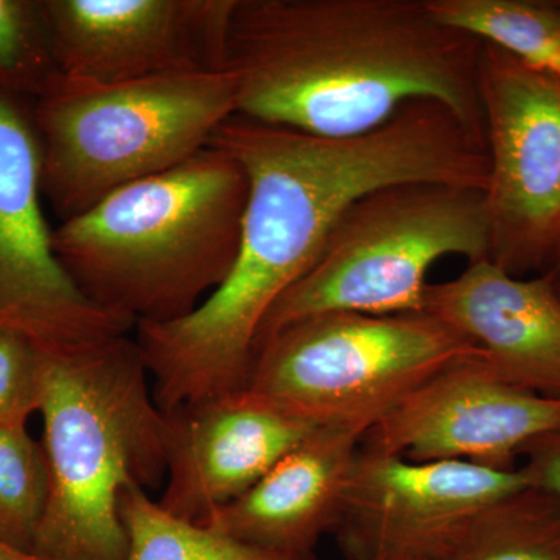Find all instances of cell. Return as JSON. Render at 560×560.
<instances>
[{
	"mask_svg": "<svg viewBox=\"0 0 560 560\" xmlns=\"http://www.w3.org/2000/svg\"><path fill=\"white\" fill-rule=\"evenodd\" d=\"M541 275H545L550 279L551 285L555 287V290L558 291L560 296V242L558 243V246H556L550 265H548L547 270L541 272Z\"/></svg>",
	"mask_w": 560,
	"mask_h": 560,
	"instance_id": "cb8c5ba5",
	"label": "cell"
},
{
	"mask_svg": "<svg viewBox=\"0 0 560 560\" xmlns=\"http://www.w3.org/2000/svg\"><path fill=\"white\" fill-rule=\"evenodd\" d=\"M481 50L427 0H234L224 69L235 116L315 138L370 135L415 102L485 136Z\"/></svg>",
	"mask_w": 560,
	"mask_h": 560,
	"instance_id": "7a4b0ae2",
	"label": "cell"
},
{
	"mask_svg": "<svg viewBox=\"0 0 560 560\" xmlns=\"http://www.w3.org/2000/svg\"><path fill=\"white\" fill-rule=\"evenodd\" d=\"M49 501V469L27 427H0V540L33 552Z\"/></svg>",
	"mask_w": 560,
	"mask_h": 560,
	"instance_id": "d6986e66",
	"label": "cell"
},
{
	"mask_svg": "<svg viewBox=\"0 0 560 560\" xmlns=\"http://www.w3.org/2000/svg\"><path fill=\"white\" fill-rule=\"evenodd\" d=\"M319 427L246 389L164 412L167 478L158 503L200 525L245 495Z\"/></svg>",
	"mask_w": 560,
	"mask_h": 560,
	"instance_id": "4fadbf2b",
	"label": "cell"
},
{
	"mask_svg": "<svg viewBox=\"0 0 560 560\" xmlns=\"http://www.w3.org/2000/svg\"><path fill=\"white\" fill-rule=\"evenodd\" d=\"M60 77L43 0H0V88L35 103Z\"/></svg>",
	"mask_w": 560,
	"mask_h": 560,
	"instance_id": "ffe728a7",
	"label": "cell"
},
{
	"mask_svg": "<svg viewBox=\"0 0 560 560\" xmlns=\"http://www.w3.org/2000/svg\"><path fill=\"white\" fill-rule=\"evenodd\" d=\"M528 486L521 467L466 460L415 463L361 447L331 536L346 560H386L423 551L486 504Z\"/></svg>",
	"mask_w": 560,
	"mask_h": 560,
	"instance_id": "7c38bea8",
	"label": "cell"
},
{
	"mask_svg": "<svg viewBox=\"0 0 560 560\" xmlns=\"http://www.w3.org/2000/svg\"><path fill=\"white\" fill-rule=\"evenodd\" d=\"M434 20L560 81V2L427 0Z\"/></svg>",
	"mask_w": 560,
	"mask_h": 560,
	"instance_id": "e0dca14e",
	"label": "cell"
},
{
	"mask_svg": "<svg viewBox=\"0 0 560 560\" xmlns=\"http://www.w3.org/2000/svg\"><path fill=\"white\" fill-rule=\"evenodd\" d=\"M234 0H43L66 79L113 84L224 69Z\"/></svg>",
	"mask_w": 560,
	"mask_h": 560,
	"instance_id": "8fae6325",
	"label": "cell"
},
{
	"mask_svg": "<svg viewBox=\"0 0 560 560\" xmlns=\"http://www.w3.org/2000/svg\"><path fill=\"white\" fill-rule=\"evenodd\" d=\"M560 427V400L512 385L482 352L434 374L364 433L361 447L415 463L517 469L523 448Z\"/></svg>",
	"mask_w": 560,
	"mask_h": 560,
	"instance_id": "30bf717a",
	"label": "cell"
},
{
	"mask_svg": "<svg viewBox=\"0 0 560 560\" xmlns=\"http://www.w3.org/2000/svg\"><path fill=\"white\" fill-rule=\"evenodd\" d=\"M480 101L489 173V260L541 275L560 242V81L482 43Z\"/></svg>",
	"mask_w": 560,
	"mask_h": 560,
	"instance_id": "ba28073f",
	"label": "cell"
},
{
	"mask_svg": "<svg viewBox=\"0 0 560 560\" xmlns=\"http://www.w3.org/2000/svg\"><path fill=\"white\" fill-rule=\"evenodd\" d=\"M43 200L33 103L0 88V329L57 352L130 334L131 319L98 307L62 267Z\"/></svg>",
	"mask_w": 560,
	"mask_h": 560,
	"instance_id": "9c48e42d",
	"label": "cell"
},
{
	"mask_svg": "<svg viewBox=\"0 0 560 560\" xmlns=\"http://www.w3.org/2000/svg\"><path fill=\"white\" fill-rule=\"evenodd\" d=\"M235 108L226 69L113 84L61 75L33 103L44 200L73 219L200 153Z\"/></svg>",
	"mask_w": 560,
	"mask_h": 560,
	"instance_id": "5b68a950",
	"label": "cell"
},
{
	"mask_svg": "<svg viewBox=\"0 0 560 560\" xmlns=\"http://www.w3.org/2000/svg\"><path fill=\"white\" fill-rule=\"evenodd\" d=\"M209 145L241 164L248 201L237 257L219 289L183 318L136 326L164 412L246 389L261 324L353 202L394 184L467 186L477 168L470 136L434 102L410 103L378 130L350 139L232 116Z\"/></svg>",
	"mask_w": 560,
	"mask_h": 560,
	"instance_id": "6da1fadb",
	"label": "cell"
},
{
	"mask_svg": "<svg viewBox=\"0 0 560 560\" xmlns=\"http://www.w3.org/2000/svg\"><path fill=\"white\" fill-rule=\"evenodd\" d=\"M521 467L526 482L560 499V427L541 434L523 448Z\"/></svg>",
	"mask_w": 560,
	"mask_h": 560,
	"instance_id": "7402d4cb",
	"label": "cell"
},
{
	"mask_svg": "<svg viewBox=\"0 0 560 560\" xmlns=\"http://www.w3.org/2000/svg\"><path fill=\"white\" fill-rule=\"evenodd\" d=\"M477 352L427 313H320L257 342L246 390L320 427L368 431L434 374Z\"/></svg>",
	"mask_w": 560,
	"mask_h": 560,
	"instance_id": "52a82bcc",
	"label": "cell"
},
{
	"mask_svg": "<svg viewBox=\"0 0 560 560\" xmlns=\"http://www.w3.org/2000/svg\"><path fill=\"white\" fill-rule=\"evenodd\" d=\"M119 510L127 560H293L175 517L138 486L125 490Z\"/></svg>",
	"mask_w": 560,
	"mask_h": 560,
	"instance_id": "ac0fdd59",
	"label": "cell"
},
{
	"mask_svg": "<svg viewBox=\"0 0 560 560\" xmlns=\"http://www.w3.org/2000/svg\"><path fill=\"white\" fill-rule=\"evenodd\" d=\"M423 313L463 334L512 385L560 400V296L547 276L470 261L458 278L429 283Z\"/></svg>",
	"mask_w": 560,
	"mask_h": 560,
	"instance_id": "5bb4252c",
	"label": "cell"
},
{
	"mask_svg": "<svg viewBox=\"0 0 560 560\" xmlns=\"http://www.w3.org/2000/svg\"><path fill=\"white\" fill-rule=\"evenodd\" d=\"M386 560H433L429 555H423V552L419 551H407L399 552V555L390 556V558Z\"/></svg>",
	"mask_w": 560,
	"mask_h": 560,
	"instance_id": "d4e9b609",
	"label": "cell"
},
{
	"mask_svg": "<svg viewBox=\"0 0 560 560\" xmlns=\"http://www.w3.org/2000/svg\"><path fill=\"white\" fill-rule=\"evenodd\" d=\"M0 560H46L33 552L18 550L0 540Z\"/></svg>",
	"mask_w": 560,
	"mask_h": 560,
	"instance_id": "603a6c76",
	"label": "cell"
},
{
	"mask_svg": "<svg viewBox=\"0 0 560 560\" xmlns=\"http://www.w3.org/2000/svg\"><path fill=\"white\" fill-rule=\"evenodd\" d=\"M40 397L39 346L21 331L0 329V427H27Z\"/></svg>",
	"mask_w": 560,
	"mask_h": 560,
	"instance_id": "44dd1931",
	"label": "cell"
},
{
	"mask_svg": "<svg viewBox=\"0 0 560 560\" xmlns=\"http://www.w3.org/2000/svg\"><path fill=\"white\" fill-rule=\"evenodd\" d=\"M248 189L241 164L209 145L61 221L54 249L98 307L136 326L183 318L230 275Z\"/></svg>",
	"mask_w": 560,
	"mask_h": 560,
	"instance_id": "3957f363",
	"label": "cell"
},
{
	"mask_svg": "<svg viewBox=\"0 0 560 560\" xmlns=\"http://www.w3.org/2000/svg\"><path fill=\"white\" fill-rule=\"evenodd\" d=\"M364 433L360 427H319L245 495L200 525L282 558L318 560L316 545L340 522Z\"/></svg>",
	"mask_w": 560,
	"mask_h": 560,
	"instance_id": "9a60e30c",
	"label": "cell"
},
{
	"mask_svg": "<svg viewBox=\"0 0 560 560\" xmlns=\"http://www.w3.org/2000/svg\"><path fill=\"white\" fill-rule=\"evenodd\" d=\"M49 501L33 545L46 560H127L125 490L167 478L164 412L128 335L77 350L40 349Z\"/></svg>",
	"mask_w": 560,
	"mask_h": 560,
	"instance_id": "277c9868",
	"label": "cell"
},
{
	"mask_svg": "<svg viewBox=\"0 0 560 560\" xmlns=\"http://www.w3.org/2000/svg\"><path fill=\"white\" fill-rule=\"evenodd\" d=\"M433 560H560V499L525 486L431 541Z\"/></svg>",
	"mask_w": 560,
	"mask_h": 560,
	"instance_id": "2e32d148",
	"label": "cell"
},
{
	"mask_svg": "<svg viewBox=\"0 0 560 560\" xmlns=\"http://www.w3.org/2000/svg\"><path fill=\"white\" fill-rule=\"evenodd\" d=\"M482 191L436 183L394 184L353 202L318 260L276 302L257 342L320 313H423L430 268L447 256L489 259Z\"/></svg>",
	"mask_w": 560,
	"mask_h": 560,
	"instance_id": "8992f818",
	"label": "cell"
}]
</instances>
